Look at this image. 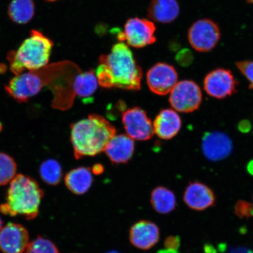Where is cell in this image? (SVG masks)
Segmentation results:
<instances>
[{"instance_id":"74e56055","label":"cell","mask_w":253,"mask_h":253,"mask_svg":"<svg viewBox=\"0 0 253 253\" xmlns=\"http://www.w3.org/2000/svg\"><path fill=\"white\" fill-rule=\"evenodd\" d=\"M1 128H2V126L1 125V123H0V131H1Z\"/></svg>"},{"instance_id":"8fae6325","label":"cell","mask_w":253,"mask_h":253,"mask_svg":"<svg viewBox=\"0 0 253 253\" xmlns=\"http://www.w3.org/2000/svg\"><path fill=\"white\" fill-rule=\"evenodd\" d=\"M178 73L172 65L160 62L151 67L147 74V82L152 92L164 96L171 91L178 83Z\"/></svg>"},{"instance_id":"5b68a950","label":"cell","mask_w":253,"mask_h":253,"mask_svg":"<svg viewBox=\"0 0 253 253\" xmlns=\"http://www.w3.org/2000/svg\"><path fill=\"white\" fill-rule=\"evenodd\" d=\"M59 66L60 62L53 63L40 70L15 75L6 85L5 90L17 102H26L40 92L50 78L54 77Z\"/></svg>"},{"instance_id":"f546056e","label":"cell","mask_w":253,"mask_h":253,"mask_svg":"<svg viewBox=\"0 0 253 253\" xmlns=\"http://www.w3.org/2000/svg\"><path fill=\"white\" fill-rule=\"evenodd\" d=\"M251 128V123L248 120H243V121L239 123L238 126L239 130L240 132H244V133L249 132Z\"/></svg>"},{"instance_id":"6da1fadb","label":"cell","mask_w":253,"mask_h":253,"mask_svg":"<svg viewBox=\"0 0 253 253\" xmlns=\"http://www.w3.org/2000/svg\"><path fill=\"white\" fill-rule=\"evenodd\" d=\"M95 74L99 84L103 88L141 89L143 73L131 49L125 43L115 44L108 54L100 56Z\"/></svg>"},{"instance_id":"5bb4252c","label":"cell","mask_w":253,"mask_h":253,"mask_svg":"<svg viewBox=\"0 0 253 253\" xmlns=\"http://www.w3.org/2000/svg\"><path fill=\"white\" fill-rule=\"evenodd\" d=\"M160 229L156 224L149 220H141L135 223L129 230V239L136 248L147 251L159 241Z\"/></svg>"},{"instance_id":"8d00e7d4","label":"cell","mask_w":253,"mask_h":253,"mask_svg":"<svg viewBox=\"0 0 253 253\" xmlns=\"http://www.w3.org/2000/svg\"><path fill=\"white\" fill-rule=\"evenodd\" d=\"M108 253H119L115 252V251H112V252H109Z\"/></svg>"},{"instance_id":"7a4b0ae2","label":"cell","mask_w":253,"mask_h":253,"mask_svg":"<svg viewBox=\"0 0 253 253\" xmlns=\"http://www.w3.org/2000/svg\"><path fill=\"white\" fill-rule=\"evenodd\" d=\"M71 128V143L77 160L102 153L116 134L115 126L96 114L74 123Z\"/></svg>"},{"instance_id":"3957f363","label":"cell","mask_w":253,"mask_h":253,"mask_svg":"<svg viewBox=\"0 0 253 253\" xmlns=\"http://www.w3.org/2000/svg\"><path fill=\"white\" fill-rule=\"evenodd\" d=\"M43 194L36 180L18 174L10 182L7 202L0 206V211L9 216L21 215L27 219H33L39 214Z\"/></svg>"},{"instance_id":"52a82bcc","label":"cell","mask_w":253,"mask_h":253,"mask_svg":"<svg viewBox=\"0 0 253 253\" xmlns=\"http://www.w3.org/2000/svg\"><path fill=\"white\" fill-rule=\"evenodd\" d=\"M170 106L180 113L195 112L200 107L202 101L201 88L192 81L178 82L170 92Z\"/></svg>"},{"instance_id":"d6a6232c","label":"cell","mask_w":253,"mask_h":253,"mask_svg":"<svg viewBox=\"0 0 253 253\" xmlns=\"http://www.w3.org/2000/svg\"><path fill=\"white\" fill-rule=\"evenodd\" d=\"M248 172L253 175V160L250 162L248 166Z\"/></svg>"},{"instance_id":"4dcf8cb0","label":"cell","mask_w":253,"mask_h":253,"mask_svg":"<svg viewBox=\"0 0 253 253\" xmlns=\"http://www.w3.org/2000/svg\"><path fill=\"white\" fill-rule=\"evenodd\" d=\"M227 253H253V252L245 247H235L231 248Z\"/></svg>"},{"instance_id":"277c9868","label":"cell","mask_w":253,"mask_h":253,"mask_svg":"<svg viewBox=\"0 0 253 253\" xmlns=\"http://www.w3.org/2000/svg\"><path fill=\"white\" fill-rule=\"evenodd\" d=\"M53 46L52 41L39 31H31L30 37L25 40L15 51L9 53L8 61L15 75L24 71H36L45 67L49 63Z\"/></svg>"},{"instance_id":"30bf717a","label":"cell","mask_w":253,"mask_h":253,"mask_svg":"<svg viewBox=\"0 0 253 253\" xmlns=\"http://www.w3.org/2000/svg\"><path fill=\"white\" fill-rule=\"evenodd\" d=\"M238 84L232 72L223 68L209 73L204 83L206 92L217 99H223L236 93Z\"/></svg>"},{"instance_id":"ba28073f","label":"cell","mask_w":253,"mask_h":253,"mask_svg":"<svg viewBox=\"0 0 253 253\" xmlns=\"http://www.w3.org/2000/svg\"><path fill=\"white\" fill-rule=\"evenodd\" d=\"M219 25L212 20L203 19L196 21L189 28L188 39L196 50L207 52L213 49L220 39Z\"/></svg>"},{"instance_id":"cb8c5ba5","label":"cell","mask_w":253,"mask_h":253,"mask_svg":"<svg viewBox=\"0 0 253 253\" xmlns=\"http://www.w3.org/2000/svg\"><path fill=\"white\" fill-rule=\"evenodd\" d=\"M17 172V164L13 158L0 153V186L7 185L14 178Z\"/></svg>"},{"instance_id":"4316f807","label":"cell","mask_w":253,"mask_h":253,"mask_svg":"<svg viewBox=\"0 0 253 253\" xmlns=\"http://www.w3.org/2000/svg\"><path fill=\"white\" fill-rule=\"evenodd\" d=\"M236 65L250 82V88L253 89V61L237 62Z\"/></svg>"},{"instance_id":"603a6c76","label":"cell","mask_w":253,"mask_h":253,"mask_svg":"<svg viewBox=\"0 0 253 253\" xmlns=\"http://www.w3.org/2000/svg\"><path fill=\"white\" fill-rule=\"evenodd\" d=\"M40 173L41 178L44 182L49 185H56L61 181L62 167L55 160H47L41 164Z\"/></svg>"},{"instance_id":"d6986e66","label":"cell","mask_w":253,"mask_h":253,"mask_svg":"<svg viewBox=\"0 0 253 253\" xmlns=\"http://www.w3.org/2000/svg\"><path fill=\"white\" fill-rule=\"evenodd\" d=\"M93 182L92 172L86 167H79L70 170L65 182L69 191L76 195H83L90 189Z\"/></svg>"},{"instance_id":"836d02e7","label":"cell","mask_w":253,"mask_h":253,"mask_svg":"<svg viewBox=\"0 0 253 253\" xmlns=\"http://www.w3.org/2000/svg\"><path fill=\"white\" fill-rule=\"evenodd\" d=\"M2 228V221L1 217H0V231H1Z\"/></svg>"},{"instance_id":"d590c367","label":"cell","mask_w":253,"mask_h":253,"mask_svg":"<svg viewBox=\"0 0 253 253\" xmlns=\"http://www.w3.org/2000/svg\"><path fill=\"white\" fill-rule=\"evenodd\" d=\"M44 1H45L47 2H53V1H56V0H44Z\"/></svg>"},{"instance_id":"83f0119b","label":"cell","mask_w":253,"mask_h":253,"mask_svg":"<svg viewBox=\"0 0 253 253\" xmlns=\"http://www.w3.org/2000/svg\"><path fill=\"white\" fill-rule=\"evenodd\" d=\"M177 62L182 66H188L194 61V55L191 50L183 49L176 56Z\"/></svg>"},{"instance_id":"9a60e30c","label":"cell","mask_w":253,"mask_h":253,"mask_svg":"<svg viewBox=\"0 0 253 253\" xmlns=\"http://www.w3.org/2000/svg\"><path fill=\"white\" fill-rule=\"evenodd\" d=\"M183 201L193 210L204 211L214 206L215 196L212 190L208 186L194 182L190 183L186 188Z\"/></svg>"},{"instance_id":"44dd1931","label":"cell","mask_w":253,"mask_h":253,"mask_svg":"<svg viewBox=\"0 0 253 253\" xmlns=\"http://www.w3.org/2000/svg\"><path fill=\"white\" fill-rule=\"evenodd\" d=\"M98 85L99 82L94 71L81 72L75 79V94L82 99H88L96 92Z\"/></svg>"},{"instance_id":"8992f818","label":"cell","mask_w":253,"mask_h":253,"mask_svg":"<svg viewBox=\"0 0 253 253\" xmlns=\"http://www.w3.org/2000/svg\"><path fill=\"white\" fill-rule=\"evenodd\" d=\"M156 27L153 21L138 17L129 18L125 25L124 31L118 34L121 42L129 46L141 48L156 42Z\"/></svg>"},{"instance_id":"4fadbf2b","label":"cell","mask_w":253,"mask_h":253,"mask_svg":"<svg viewBox=\"0 0 253 253\" xmlns=\"http://www.w3.org/2000/svg\"><path fill=\"white\" fill-rule=\"evenodd\" d=\"M202 151L211 161H218L228 157L233 151V143L229 136L214 131L205 133L202 138Z\"/></svg>"},{"instance_id":"7402d4cb","label":"cell","mask_w":253,"mask_h":253,"mask_svg":"<svg viewBox=\"0 0 253 253\" xmlns=\"http://www.w3.org/2000/svg\"><path fill=\"white\" fill-rule=\"evenodd\" d=\"M8 14L11 20L18 24L29 23L35 14L33 0H12L9 5Z\"/></svg>"},{"instance_id":"e575fe53","label":"cell","mask_w":253,"mask_h":253,"mask_svg":"<svg viewBox=\"0 0 253 253\" xmlns=\"http://www.w3.org/2000/svg\"><path fill=\"white\" fill-rule=\"evenodd\" d=\"M247 2L249 3V4H253V0H247Z\"/></svg>"},{"instance_id":"ac0fdd59","label":"cell","mask_w":253,"mask_h":253,"mask_svg":"<svg viewBox=\"0 0 253 253\" xmlns=\"http://www.w3.org/2000/svg\"><path fill=\"white\" fill-rule=\"evenodd\" d=\"M179 11L176 0H152L148 8V16L157 23L169 24L176 20Z\"/></svg>"},{"instance_id":"f1b7e54d","label":"cell","mask_w":253,"mask_h":253,"mask_svg":"<svg viewBox=\"0 0 253 253\" xmlns=\"http://www.w3.org/2000/svg\"><path fill=\"white\" fill-rule=\"evenodd\" d=\"M180 245V239L178 237H169L166 240L165 246L167 249L176 250Z\"/></svg>"},{"instance_id":"484cf974","label":"cell","mask_w":253,"mask_h":253,"mask_svg":"<svg viewBox=\"0 0 253 253\" xmlns=\"http://www.w3.org/2000/svg\"><path fill=\"white\" fill-rule=\"evenodd\" d=\"M235 212L240 219L251 217L253 216V205L248 202L239 201L235 206Z\"/></svg>"},{"instance_id":"7c38bea8","label":"cell","mask_w":253,"mask_h":253,"mask_svg":"<svg viewBox=\"0 0 253 253\" xmlns=\"http://www.w3.org/2000/svg\"><path fill=\"white\" fill-rule=\"evenodd\" d=\"M29 243V234L21 224L9 223L0 231V250L4 253H23Z\"/></svg>"},{"instance_id":"d4e9b609","label":"cell","mask_w":253,"mask_h":253,"mask_svg":"<svg viewBox=\"0 0 253 253\" xmlns=\"http://www.w3.org/2000/svg\"><path fill=\"white\" fill-rule=\"evenodd\" d=\"M25 253H59L56 246L49 240L38 237L28 245Z\"/></svg>"},{"instance_id":"ffe728a7","label":"cell","mask_w":253,"mask_h":253,"mask_svg":"<svg viewBox=\"0 0 253 253\" xmlns=\"http://www.w3.org/2000/svg\"><path fill=\"white\" fill-rule=\"evenodd\" d=\"M151 204L158 213L168 214L171 212L176 208L175 196L169 189L158 186L151 192Z\"/></svg>"},{"instance_id":"1f68e13d","label":"cell","mask_w":253,"mask_h":253,"mask_svg":"<svg viewBox=\"0 0 253 253\" xmlns=\"http://www.w3.org/2000/svg\"><path fill=\"white\" fill-rule=\"evenodd\" d=\"M103 171V166L99 164H97L96 165L93 166L92 169H91V172L95 174V175H99V174L102 173Z\"/></svg>"},{"instance_id":"e0dca14e","label":"cell","mask_w":253,"mask_h":253,"mask_svg":"<svg viewBox=\"0 0 253 253\" xmlns=\"http://www.w3.org/2000/svg\"><path fill=\"white\" fill-rule=\"evenodd\" d=\"M182 126L181 119L175 110L163 109L153 123L154 133L162 140H170L178 134Z\"/></svg>"},{"instance_id":"9c48e42d","label":"cell","mask_w":253,"mask_h":253,"mask_svg":"<svg viewBox=\"0 0 253 253\" xmlns=\"http://www.w3.org/2000/svg\"><path fill=\"white\" fill-rule=\"evenodd\" d=\"M122 122L126 135L132 140L147 141L153 137V123L140 107H134L126 110L122 114Z\"/></svg>"},{"instance_id":"2e32d148","label":"cell","mask_w":253,"mask_h":253,"mask_svg":"<svg viewBox=\"0 0 253 253\" xmlns=\"http://www.w3.org/2000/svg\"><path fill=\"white\" fill-rule=\"evenodd\" d=\"M134 140L127 135H115L104 150L113 164H126L131 159L134 153Z\"/></svg>"}]
</instances>
